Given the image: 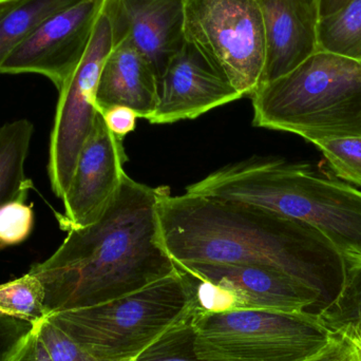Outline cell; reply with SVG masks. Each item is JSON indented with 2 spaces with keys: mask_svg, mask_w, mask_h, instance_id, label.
<instances>
[{
  "mask_svg": "<svg viewBox=\"0 0 361 361\" xmlns=\"http://www.w3.org/2000/svg\"><path fill=\"white\" fill-rule=\"evenodd\" d=\"M85 0H21L0 16V66L47 18Z\"/></svg>",
  "mask_w": 361,
  "mask_h": 361,
  "instance_id": "obj_17",
  "label": "cell"
},
{
  "mask_svg": "<svg viewBox=\"0 0 361 361\" xmlns=\"http://www.w3.org/2000/svg\"><path fill=\"white\" fill-rule=\"evenodd\" d=\"M35 329L53 361H118L93 355L47 319L35 326Z\"/></svg>",
  "mask_w": 361,
  "mask_h": 361,
  "instance_id": "obj_24",
  "label": "cell"
},
{
  "mask_svg": "<svg viewBox=\"0 0 361 361\" xmlns=\"http://www.w3.org/2000/svg\"><path fill=\"white\" fill-rule=\"evenodd\" d=\"M176 265L193 277L229 290L237 300V310L307 312L316 315L322 311V297L316 290L274 269L226 263L190 262Z\"/></svg>",
  "mask_w": 361,
  "mask_h": 361,
  "instance_id": "obj_11",
  "label": "cell"
},
{
  "mask_svg": "<svg viewBox=\"0 0 361 361\" xmlns=\"http://www.w3.org/2000/svg\"><path fill=\"white\" fill-rule=\"evenodd\" d=\"M352 1L353 0H317L320 18L329 16V15L341 10Z\"/></svg>",
  "mask_w": 361,
  "mask_h": 361,
  "instance_id": "obj_29",
  "label": "cell"
},
{
  "mask_svg": "<svg viewBox=\"0 0 361 361\" xmlns=\"http://www.w3.org/2000/svg\"><path fill=\"white\" fill-rule=\"evenodd\" d=\"M20 1L21 0H0V16Z\"/></svg>",
  "mask_w": 361,
  "mask_h": 361,
  "instance_id": "obj_30",
  "label": "cell"
},
{
  "mask_svg": "<svg viewBox=\"0 0 361 361\" xmlns=\"http://www.w3.org/2000/svg\"><path fill=\"white\" fill-rule=\"evenodd\" d=\"M112 48L111 25L103 8L84 57L59 91L48 173L53 192L59 199L69 186L80 150L99 114L95 94L102 68Z\"/></svg>",
  "mask_w": 361,
  "mask_h": 361,
  "instance_id": "obj_8",
  "label": "cell"
},
{
  "mask_svg": "<svg viewBox=\"0 0 361 361\" xmlns=\"http://www.w3.org/2000/svg\"><path fill=\"white\" fill-rule=\"evenodd\" d=\"M305 361H361V345L353 337L332 332L326 345Z\"/></svg>",
  "mask_w": 361,
  "mask_h": 361,
  "instance_id": "obj_26",
  "label": "cell"
},
{
  "mask_svg": "<svg viewBox=\"0 0 361 361\" xmlns=\"http://www.w3.org/2000/svg\"><path fill=\"white\" fill-rule=\"evenodd\" d=\"M193 350L204 361H305L332 332L313 313L235 310L195 315Z\"/></svg>",
  "mask_w": 361,
  "mask_h": 361,
  "instance_id": "obj_6",
  "label": "cell"
},
{
  "mask_svg": "<svg viewBox=\"0 0 361 361\" xmlns=\"http://www.w3.org/2000/svg\"><path fill=\"white\" fill-rule=\"evenodd\" d=\"M163 188L126 173L95 222L67 231L56 252L31 267L44 286L48 316L118 298L177 271L161 235Z\"/></svg>",
  "mask_w": 361,
  "mask_h": 361,
  "instance_id": "obj_2",
  "label": "cell"
},
{
  "mask_svg": "<svg viewBox=\"0 0 361 361\" xmlns=\"http://www.w3.org/2000/svg\"><path fill=\"white\" fill-rule=\"evenodd\" d=\"M34 127L18 120L0 127V207L14 200L27 199L33 184L25 175Z\"/></svg>",
  "mask_w": 361,
  "mask_h": 361,
  "instance_id": "obj_16",
  "label": "cell"
},
{
  "mask_svg": "<svg viewBox=\"0 0 361 361\" xmlns=\"http://www.w3.org/2000/svg\"><path fill=\"white\" fill-rule=\"evenodd\" d=\"M190 319L167 331L133 361H204L193 350V329Z\"/></svg>",
  "mask_w": 361,
  "mask_h": 361,
  "instance_id": "obj_21",
  "label": "cell"
},
{
  "mask_svg": "<svg viewBox=\"0 0 361 361\" xmlns=\"http://www.w3.org/2000/svg\"><path fill=\"white\" fill-rule=\"evenodd\" d=\"M185 0H105L114 44L127 39L161 78L184 46Z\"/></svg>",
  "mask_w": 361,
  "mask_h": 361,
  "instance_id": "obj_13",
  "label": "cell"
},
{
  "mask_svg": "<svg viewBox=\"0 0 361 361\" xmlns=\"http://www.w3.org/2000/svg\"><path fill=\"white\" fill-rule=\"evenodd\" d=\"M34 212L25 200H14L0 207V250L18 245L31 235Z\"/></svg>",
  "mask_w": 361,
  "mask_h": 361,
  "instance_id": "obj_23",
  "label": "cell"
},
{
  "mask_svg": "<svg viewBox=\"0 0 361 361\" xmlns=\"http://www.w3.org/2000/svg\"><path fill=\"white\" fill-rule=\"evenodd\" d=\"M159 218L163 243L178 264L226 263L274 269L316 290L322 311L343 288L345 256L303 221L250 204L189 192L171 195L167 186L161 193Z\"/></svg>",
  "mask_w": 361,
  "mask_h": 361,
  "instance_id": "obj_1",
  "label": "cell"
},
{
  "mask_svg": "<svg viewBox=\"0 0 361 361\" xmlns=\"http://www.w3.org/2000/svg\"><path fill=\"white\" fill-rule=\"evenodd\" d=\"M158 102V78L150 61L127 39L114 44L99 75L97 109L104 112L123 106L148 120Z\"/></svg>",
  "mask_w": 361,
  "mask_h": 361,
  "instance_id": "obj_15",
  "label": "cell"
},
{
  "mask_svg": "<svg viewBox=\"0 0 361 361\" xmlns=\"http://www.w3.org/2000/svg\"><path fill=\"white\" fill-rule=\"evenodd\" d=\"M318 47L320 51L361 61V0L320 18Z\"/></svg>",
  "mask_w": 361,
  "mask_h": 361,
  "instance_id": "obj_18",
  "label": "cell"
},
{
  "mask_svg": "<svg viewBox=\"0 0 361 361\" xmlns=\"http://www.w3.org/2000/svg\"><path fill=\"white\" fill-rule=\"evenodd\" d=\"M184 40L243 97L260 86L264 32L257 0H185Z\"/></svg>",
  "mask_w": 361,
  "mask_h": 361,
  "instance_id": "obj_7",
  "label": "cell"
},
{
  "mask_svg": "<svg viewBox=\"0 0 361 361\" xmlns=\"http://www.w3.org/2000/svg\"><path fill=\"white\" fill-rule=\"evenodd\" d=\"M105 0H85L40 23L0 66V74L36 73L61 90L84 57Z\"/></svg>",
  "mask_w": 361,
  "mask_h": 361,
  "instance_id": "obj_9",
  "label": "cell"
},
{
  "mask_svg": "<svg viewBox=\"0 0 361 361\" xmlns=\"http://www.w3.org/2000/svg\"><path fill=\"white\" fill-rule=\"evenodd\" d=\"M186 192L259 206L322 231L345 256L361 262V190L283 159L254 158L226 165Z\"/></svg>",
  "mask_w": 361,
  "mask_h": 361,
  "instance_id": "obj_3",
  "label": "cell"
},
{
  "mask_svg": "<svg viewBox=\"0 0 361 361\" xmlns=\"http://www.w3.org/2000/svg\"><path fill=\"white\" fill-rule=\"evenodd\" d=\"M104 120L108 129L120 139H124L125 135L133 133L137 124V118H139L130 108L116 106L109 108L106 111L102 112Z\"/></svg>",
  "mask_w": 361,
  "mask_h": 361,
  "instance_id": "obj_27",
  "label": "cell"
},
{
  "mask_svg": "<svg viewBox=\"0 0 361 361\" xmlns=\"http://www.w3.org/2000/svg\"><path fill=\"white\" fill-rule=\"evenodd\" d=\"M158 92L156 111L148 118L150 124L193 120L243 97L186 42L159 78Z\"/></svg>",
  "mask_w": 361,
  "mask_h": 361,
  "instance_id": "obj_12",
  "label": "cell"
},
{
  "mask_svg": "<svg viewBox=\"0 0 361 361\" xmlns=\"http://www.w3.org/2000/svg\"><path fill=\"white\" fill-rule=\"evenodd\" d=\"M15 361H53L44 343L38 337L36 329H34L33 334Z\"/></svg>",
  "mask_w": 361,
  "mask_h": 361,
  "instance_id": "obj_28",
  "label": "cell"
},
{
  "mask_svg": "<svg viewBox=\"0 0 361 361\" xmlns=\"http://www.w3.org/2000/svg\"><path fill=\"white\" fill-rule=\"evenodd\" d=\"M195 316L184 274L90 307L57 312L47 320L97 357L135 360L173 326Z\"/></svg>",
  "mask_w": 361,
  "mask_h": 361,
  "instance_id": "obj_5",
  "label": "cell"
},
{
  "mask_svg": "<svg viewBox=\"0 0 361 361\" xmlns=\"http://www.w3.org/2000/svg\"><path fill=\"white\" fill-rule=\"evenodd\" d=\"M35 326L0 315V361H15L33 334Z\"/></svg>",
  "mask_w": 361,
  "mask_h": 361,
  "instance_id": "obj_25",
  "label": "cell"
},
{
  "mask_svg": "<svg viewBox=\"0 0 361 361\" xmlns=\"http://www.w3.org/2000/svg\"><path fill=\"white\" fill-rule=\"evenodd\" d=\"M126 161L123 140L108 129L99 111L63 195L61 228L87 226L102 216L122 185Z\"/></svg>",
  "mask_w": 361,
  "mask_h": 361,
  "instance_id": "obj_10",
  "label": "cell"
},
{
  "mask_svg": "<svg viewBox=\"0 0 361 361\" xmlns=\"http://www.w3.org/2000/svg\"><path fill=\"white\" fill-rule=\"evenodd\" d=\"M318 317L331 332L361 336V262L348 265L341 293Z\"/></svg>",
  "mask_w": 361,
  "mask_h": 361,
  "instance_id": "obj_19",
  "label": "cell"
},
{
  "mask_svg": "<svg viewBox=\"0 0 361 361\" xmlns=\"http://www.w3.org/2000/svg\"><path fill=\"white\" fill-rule=\"evenodd\" d=\"M0 315L23 320L34 326L47 319L44 286L31 271L0 284Z\"/></svg>",
  "mask_w": 361,
  "mask_h": 361,
  "instance_id": "obj_20",
  "label": "cell"
},
{
  "mask_svg": "<svg viewBox=\"0 0 361 361\" xmlns=\"http://www.w3.org/2000/svg\"><path fill=\"white\" fill-rule=\"evenodd\" d=\"M252 124L311 142L361 137V61L317 51L250 95Z\"/></svg>",
  "mask_w": 361,
  "mask_h": 361,
  "instance_id": "obj_4",
  "label": "cell"
},
{
  "mask_svg": "<svg viewBox=\"0 0 361 361\" xmlns=\"http://www.w3.org/2000/svg\"><path fill=\"white\" fill-rule=\"evenodd\" d=\"M355 339H356V341H358V343H360V345H361V336L357 337V338H355Z\"/></svg>",
  "mask_w": 361,
  "mask_h": 361,
  "instance_id": "obj_31",
  "label": "cell"
},
{
  "mask_svg": "<svg viewBox=\"0 0 361 361\" xmlns=\"http://www.w3.org/2000/svg\"><path fill=\"white\" fill-rule=\"evenodd\" d=\"M264 32L261 84L273 82L319 51L317 0H257Z\"/></svg>",
  "mask_w": 361,
  "mask_h": 361,
  "instance_id": "obj_14",
  "label": "cell"
},
{
  "mask_svg": "<svg viewBox=\"0 0 361 361\" xmlns=\"http://www.w3.org/2000/svg\"><path fill=\"white\" fill-rule=\"evenodd\" d=\"M338 179L361 186V137L315 144Z\"/></svg>",
  "mask_w": 361,
  "mask_h": 361,
  "instance_id": "obj_22",
  "label": "cell"
}]
</instances>
